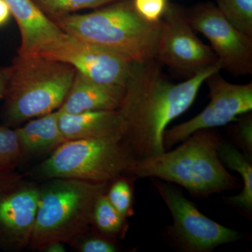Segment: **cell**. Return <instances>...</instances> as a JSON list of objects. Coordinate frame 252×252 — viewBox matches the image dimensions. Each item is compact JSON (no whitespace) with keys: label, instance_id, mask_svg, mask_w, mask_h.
Instances as JSON below:
<instances>
[{"label":"cell","instance_id":"6da1fadb","mask_svg":"<svg viewBox=\"0 0 252 252\" xmlns=\"http://www.w3.org/2000/svg\"><path fill=\"white\" fill-rule=\"evenodd\" d=\"M220 69V66L210 67L175 84L155 59L136 63L119 109L122 139L135 161L166 151L163 136L167 126L190 108L207 78Z\"/></svg>","mask_w":252,"mask_h":252},{"label":"cell","instance_id":"7a4b0ae2","mask_svg":"<svg viewBox=\"0 0 252 252\" xmlns=\"http://www.w3.org/2000/svg\"><path fill=\"white\" fill-rule=\"evenodd\" d=\"M220 141L211 129L197 131L174 150L137 160L128 174L137 178L156 177L177 184L196 196L231 190L236 180L219 157Z\"/></svg>","mask_w":252,"mask_h":252},{"label":"cell","instance_id":"3957f363","mask_svg":"<svg viewBox=\"0 0 252 252\" xmlns=\"http://www.w3.org/2000/svg\"><path fill=\"white\" fill-rule=\"evenodd\" d=\"M54 22L66 34L133 62L155 57L160 22L143 19L132 0H119L92 12L67 15Z\"/></svg>","mask_w":252,"mask_h":252},{"label":"cell","instance_id":"277c9868","mask_svg":"<svg viewBox=\"0 0 252 252\" xmlns=\"http://www.w3.org/2000/svg\"><path fill=\"white\" fill-rule=\"evenodd\" d=\"M11 68L2 109L6 126H19L58 110L77 72L70 64L39 55H18Z\"/></svg>","mask_w":252,"mask_h":252},{"label":"cell","instance_id":"5b68a950","mask_svg":"<svg viewBox=\"0 0 252 252\" xmlns=\"http://www.w3.org/2000/svg\"><path fill=\"white\" fill-rule=\"evenodd\" d=\"M108 184L54 178L39 186L35 220L29 246L41 251L56 242L74 243L92 225L94 203Z\"/></svg>","mask_w":252,"mask_h":252},{"label":"cell","instance_id":"8992f818","mask_svg":"<svg viewBox=\"0 0 252 252\" xmlns=\"http://www.w3.org/2000/svg\"><path fill=\"white\" fill-rule=\"evenodd\" d=\"M135 159L122 136L66 141L32 171L44 181L74 179L109 184L128 174Z\"/></svg>","mask_w":252,"mask_h":252},{"label":"cell","instance_id":"52a82bcc","mask_svg":"<svg viewBox=\"0 0 252 252\" xmlns=\"http://www.w3.org/2000/svg\"><path fill=\"white\" fill-rule=\"evenodd\" d=\"M194 31L186 9L178 4H169L160 21L154 59L187 79L209 68L220 67L213 50Z\"/></svg>","mask_w":252,"mask_h":252},{"label":"cell","instance_id":"ba28073f","mask_svg":"<svg viewBox=\"0 0 252 252\" xmlns=\"http://www.w3.org/2000/svg\"><path fill=\"white\" fill-rule=\"evenodd\" d=\"M154 185L173 219L170 236L182 251L210 252L240 238L236 230L202 214L177 188L160 182H154Z\"/></svg>","mask_w":252,"mask_h":252},{"label":"cell","instance_id":"9c48e42d","mask_svg":"<svg viewBox=\"0 0 252 252\" xmlns=\"http://www.w3.org/2000/svg\"><path fill=\"white\" fill-rule=\"evenodd\" d=\"M194 31L210 41L221 69L233 76L252 74V37L228 21L212 2H201L186 10Z\"/></svg>","mask_w":252,"mask_h":252},{"label":"cell","instance_id":"30bf717a","mask_svg":"<svg viewBox=\"0 0 252 252\" xmlns=\"http://www.w3.org/2000/svg\"><path fill=\"white\" fill-rule=\"evenodd\" d=\"M205 83L208 86L210 102L198 115L165 130V149L183 142L197 131L227 125L238 116L251 112L252 81L245 84H232L218 72L207 78Z\"/></svg>","mask_w":252,"mask_h":252},{"label":"cell","instance_id":"8fae6325","mask_svg":"<svg viewBox=\"0 0 252 252\" xmlns=\"http://www.w3.org/2000/svg\"><path fill=\"white\" fill-rule=\"evenodd\" d=\"M39 186L13 171L0 172V248L20 251L29 246Z\"/></svg>","mask_w":252,"mask_h":252},{"label":"cell","instance_id":"7c38bea8","mask_svg":"<svg viewBox=\"0 0 252 252\" xmlns=\"http://www.w3.org/2000/svg\"><path fill=\"white\" fill-rule=\"evenodd\" d=\"M37 55L70 64L78 72L96 82L124 87L133 74L136 64L65 32Z\"/></svg>","mask_w":252,"mask_h":252},{"label":"cell","instance_id":"4fadbf2b","mask_svg":"<svg viewBox=\"0 0 252 252\" xmlns=\"http://www.w3.org/2000/svg\"><path fill=\"white\" fill-rule=\"evenodd\" d=\"M19 27L21 44L19 56L39 54L64 34L53 20L33 0H4Z\"/></svg>","mask_w":252,"mask_h":252},{"label":"cell","instance_id":"5bb4252c","mask_svg":"<svg viewBox=\"0 0 252 252\" xmlns=\"http://www.w3.org/2000/svg\"><path fill=\"white\" fill-rule=\"evenodd\" d=\"M126 87L100 84L77 72L70 90L59 110L65 114L121 108Z\"/></svg>","mask_w":252,"mask_h":252},{"label":"cell","instance_id":"9a60e30c","mask_svg":"<svg viewBox=\"0 0 252 252\" xmlns=\"http://www.w3.org/2000/svg\"><path fill=\"white\" fill-rule=\"evenodd\" d=\"M59 124L66 141L122 136L120 109L65 114L59 109Z\"/></svg>","mask_w":252,"mask_h":252},{"label":"cell","instance_id":"2e32d148","mask_svg":"<svg viewBox=\"0 0 252 252\" xmlns=\"http://www.w3.org/2000/svg\"><path fill=\"white\" fill-rule=\"evenodd\" d=\"M15 130L25 157L51 153L66 142L60 129L58 110L31 119Z\"/></svg>","mask_w":252,"mask_h":252},{"label":"cell","instance_id":"e0dca14e","mask_svg":"<svg viewBox=\"0 0 252 252\" xmlns=\"http://www.w3.org/2000/svg\"><path fill=\"white\" fill-rule=\"evenodd\" d=\"M220 160L223 165L240 174L243 189L239 195L230 197L228 201L248 213L252 210V165L248 156H245L231 144L220 141L218 149Z\"/></svg>","mask_w":252,"mask_h":252},{"label":"cell","instance_id":"ac0fdd59","mask_svg":"<svg viewBox=\"0 0 252 252\" xmlns=\"http://www.w3.org/2000/svg\"><path fill=\"white\" fill-rule=\"evenodd\" d=\"M126 220L109 201L106 192L99 195L92 215V225L97 230L108 236L119 234L125 227Z\"/></svg>","mask_w":252,"mask_h":252},{"label":"cell","instance_id":"d6986e66","mask_svg":"<svg viewBox=\"0 0 252 252\" xmlns=\"http://www.w3.org/2000/svg\"><path fill=\"white\" fill-rule=\"evenodd\" d=\"M53 21L81 10L97 9L119 0H33Z\"/></svg>","mask_w":252,"mask_h":252},{"label":"cell","instance_id":"ffe728a7","mask_svg":"<svg viewBox=\"0 0 252 252\" xmlns=\"http://www.w3.org/2000/svg\"><path fill=\"white\" fill-rule=\"evenodd\" d=\"M217 7L232 25L252 37V0H215Z\"/></svg>","mask_w":252,"mask_h":252},{"label":"cell","instance_id":"44dd1931","mask_svg":"<svg viewBox=\"0 0 252 252\" xmlns=\"http://www.w3.org/2000/svg\"><path fill=\"white\" fill-rule=\"evenodd\" d=\"M24 157L16 130L9 126H1L0 172L13 171L24 160Z\"/></svg>","mask_w":252,"mask_h":252},{"label":"cell","instance_id":"7402d4cb","mask_svg":"<svg viewBox=\"0 0 252 252\" xmlns=\"http://www.w3.org/2000/svg\"><path fill=\"white\" fill-rule=\"evenodd\" d=\"M112 182L106 195L113 207L127 218L132 212V191L130 182L120 177Z\"/></svg>","mask_w":252,"mask_h":252},{"label":"cell","instance_id":"603a6c76","mask_svg":"<svg viewBox=\"0 0 252 252\" xmlns=\"http://www.w3.org/2000/svg\"><path fill=\"white\" fill-rule=\"evenodd\" d=\"M134 9L141 17L149 23H158L170 3L168 0H132Z\"/></svg>","mask_w":252,"mask_h":252},{"label":"cell","instance_id":"cb8c5ba5","mask_svg":"<svg viewBox=\"0 0 252 252\" xmlns=\"http://www.w3.org/2000/svg\"><path fill=\"white\" fill-rule=\"evenodd\" d=\"M81 252H115L117 247L108 239L98 236L81 237L74 243Z\"/></svg>","mask_w":252,"mask_h":252},{"label":"cell","instance_id":"d4e9b609","mask_svg":"<svg viewBox=\"0 0 252 252\" xmlns=\"http://www.w3.org/2000/svg\"><path fill=\"white\" fill-rule=\"evenodd\" d=\"M247 114L240 119L235 127V136L240 147L249 154H252V114Z\"/></svg>","mask_w":252,"mask_h":252},{"label":"cell","instance_id":"484cf974","mask_svg":"<svg viewBox=\"0 0 252 252\" xmlns=\"http://www.w3.org/2000/svg\"><path fill=\"white\" fill-rule=\"evenodd\" d=\"M11 66L0 67V101L4 99L5 93L11 77Z\"/></svg>","mask_w":252,"mask_h":252},{"label":"cell","instance_id":"4316f807","mask_svg":"<svg viewBox=\"0 0 252 252\" xmlns=\"http://www.w3.org/2000/svg\"><path fill=\"white\" fill-rule=\"evenodd\" d=\"M11 16V11L6 1L0 0V28L7 24Z\"/></svg>","mask_w":252,"mask_h":252},{"label":"cell","instance_id":"83f0119b","mask_svg":"<svg viewBox=\"0 0 252 252\" xmlns=\"http://www.w3.org/2000/svg\"><path fill=\"white\" fill-rule=\"evenodd\" d=\"M41 251L46 252H65L66 248L64 246V243L56 242V243H53L47 245Z\"/></svg>","mask_w":252,"mask_h":252}]
</instances>
